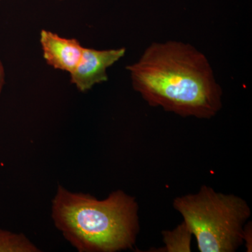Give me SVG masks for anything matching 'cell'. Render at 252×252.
<instances>
[{
    "mask_svg": "<svg viewBox=\"0 0 252 252\" xmlns=\"http://www.w3.org/2000/svg\"><path fill=\"white\" fill-rule=\"evenodd\" d=\"M165 247L159 249L158 252H190V241L192 233L185 221L172 230H164L162 232Z\"/></svg>",
    "mask_w": 252,
    "mask_h": 252,
    "instance_id": "cell-6",
    "label": "cell"
},
{
    "mask_svg": "<svg viewBox=\"0 0 252 252\" xmlns=\"http://www.w3.org/2000/svg\"><path fill=\"white\" fill-rule=\"evenodd\" d=\"M127 69L134 89L152 107L203 119L221 109V88L210 63L188 44L154 43Z\"/></svg>",
    "mask_w": 252,
    "mask_h": 252,
    "instance_id": "cell-1",
    "label": "cell"
},
{
    "mask_svg": "<svg viewBox=\"0 0 252 252\" xmlns=\"http://www.w3.org/2000/svg\"><path fill=\"white\" fill-rule=\"evenodd\" d=\"M60 1H63V0H60Z\"/></svg>",
    "mask_w": 252,
    "mask_h": 252,
    "instance_id": "cell-10",
    "label": "cell"
},
{
    "mask_svg": "<svg viewBox=\"0 0 252 252\" xmlns=\"http://www.w3.org/2000/svg\"><path fill=\"white\" fill-rule=\"evenodd\" d=\"M4 83V69L2 63L0 61V94L2 90L3 85Z\"/></svg>",
    "mask_w": 252,
    "mask_h": 252,
    "instance_id": "cell-9",
    "label": "cell"
},
{
    "mask_svg": "<svg viewBox=\"0 0 252 252\" xmlns=\"http://www.w3.org/2000/svg\"><path fill=\"white\" fill-rule=\"evenodd\" d=\"M126 49L97 50L84 47L80 61L70 74L71 82L81 92L107 81V69L124 57Z\"/></svg>",
    "mask_w": 252,
    "mask_h": 252,
    "instance_id": "cell-4",
    "label": "cell"
},
{
    "mask_svg": "<svg viewBox=\"0 0 252 252\" xmlns=\"http://www.w3.org/2000/svg\"><path fill=\"white\" fill-rule=\"evenodd\" d=\"M138 212L135 198L122 190L99 200L61 185L51 205L55 225L79 252L132 250L140 232Z\"/></svg>",
    "mask_w": 252,
    "mask_h": 252,
    "instance_id": "cell-2",
    "label": "cell"
},
{
    "mask_svg": "<svg viewBox=\"0 0 252 252\" xmlns=\"http://www.w3.org/2000/svg\"><path fill=\"white\" fill-rule=\"evenodd\" d=\"M173 207L191 230L200 252H234L243 245L251 210L238 195L203 185L197 193L177 197Z\"/></svg>",
    "mask_w": 252,
    "mask_h": 252,
    "instance_id": "cell-3",
    "label": "cell"
},
{
    "mask_svg": "<svg viewBox=\"0 0 252 252\" xmlns=\"http://www.w3.org/2000/svg\"><path fill=\"white\" fill-rule=\"evenodd\" d=\"M40 43L46 63L69 74L77 67L84 50L77 39L62 37L44 30L41 31Z\"/></svg>",
    "mask_w": 252,
    "mask_h": 252,
    "instance_id": "cell-5",
    "label": "cell"
},
{
    "mask_svg": "<svg viewBox=\"0 0 252 252\" xmlns=\"http://www.w3.org/2000/svg\"><path fill=\"white\" fill-rule=\"evenodd\" d=\"M244 243L246 244L248 252H252V223L245 224L244 228Z\"/></svg>",
    "mask_w": 252,
    "mask_h": 252,
    "instance_id": "cell-8",
    "label": "cell"
},
{
    "mask_svg": "<svg viewBox=\"0 0 252 252\" xmlns=\"http://www.w3.org/2000/svg\"><path fill=\"white\" fill-rule=\"evenodd\" d=\"M40 250L23 233L0 228V252H37Z\"/></svg>",
    "mask_w": 252,
    "mask_h": 252,
    "instance_id": "cell-7",
    "label": "cell"
}]
</instances>
